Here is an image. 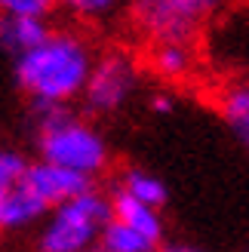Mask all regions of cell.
<instances>
[{"instance_id": "cell-6", "label": "cell", "mask_w": 249, "mask_h": 252, "mask_svg": "<svg viewBox=\"0 0 249 252\" xmlns=\"http://www.w3.org/2000/svg\"><path fill=\"white\" fill-rule=\"evenodd\" d=\"M25 185H28V191L43 203L46 212L53 209V206L68 203V200H74L77 194H83V191H90V188H93L90 179L74 175V172L62 169V166H53V163H43V160H37V163L28 166Z\"/></svg>"}, {"instance_id": "cell-19", "label": "cell", "mask_w": 249, "mask_h": 252, "mask_svg": "<svg viewBox=\"0 0 249 252\" xmlns=\"http://www.w3.org/2000/svg\"><path fill=\"white\" fill-rule=\"evenodd\" d=\"M157 252H203V249L194 246V243H166V246H160Z\"/></svg>"}, {"instance_id": "cell-1", "label": "cell", "mask_w": 249, "mask_h": 252, "mask_svg": "<svg viewBox=\"0 0 249 252\" xmlns=\"http://www.w3.org/2000/svg\"><path fill=\"white\" fill-rule=\"evenodd\" d=\"M93 62V43L83 34L49 31L34 49L12 59V71L31 108H68V102L83 95Z\"/></svg>"}, {"instance_id": "cell-17", "label": "cell", "mask_w": 249, "mask_h": 252, "mask_svg": "<svg viewBox=\"0 0 249 252\" xmlns=\"http://www.w3.org/2000/svg\"><path fill=\"white\" fill-rule=\"evenodd\" d=\"M176 3H179L185 12H188V16H191L197 25H200L203 19H209V16H216V12H221V9L231 3V0H176Z\"/></svg>"}, {"instance_id": "cell-9", "label": "cell", "mask_w": 249, "mask_h": 252, "mask_svg": "<svg viewBox=\"0 0 249 252\" xmlns=\"http://www.w3.org/2000/svg\"><path fill=\"white\" fill-rule=\"evenodd\" d=\"M148 65L160 80H188L194 74L197 56L191 43H154L148 53Z\"/></svg>"}, {"instance_id": "cell-3", "label": "cell", "mask_w": 249, "mask_h": 252, "mask_svg": "<svg viewBox=\"0 0 249 252\" xmlns=\"http://www.w3.org/2000/svg\"><path fill=\"white\" fill-rule=\"evenodd\" d=\"M111 221V197L90 188L62 206H53L37 224L34 252H86Z\"/></svg>"}, {"instance_id": "cell-18", "label": "cell", "mask_w": 249, "mask_h": 252, "mask_svg": "<svg viewBox=\"0 0 249 252\" xmlns=\"http://www.w3.org/2000/svg\"><path fill=\"white\" fill-rule=\"evenodd\" d=\"M151 108L157 111V114H169V111H172V95H166V93L154 95L151 98Z\"/></svg>"}, {"instance_id": "cell-20", "label": "cell", "mask_w": 249, "mask_h": 252, "mask_svg": "<svg viewBox=\"0 0 249 252\" xmlns=\"http://www.w3.org/2000/svg\"><path fill=\"white\" fill-rule=\"evenodd\" d=\"M86 252H102V246H98V243H95V246H93V249H86Z\"/></svg>"}, {"instance_id": "cell-15", "label": "cell", "mask_w": 249, "mask_h": 252, "mask_svg": "<svg viewBox=\"0 0 249 252\" xmlns=\"http://www.w3.org/2000/svg\"><path fill=\"white\" fill-rule=\"evenodd\" d=\"M31 163L25 160V154H19L16 148H0V197L16 191V188L25 182Z\"/></svg>"}, {"instance_id": "cell-11", "label": "cell", "mask_w": 249, "mask_h": 252, "mask_svg": "<svg viewBox=\"0 0 249 252\" xmlns=\"http://www.w3.org/2000/svg\"><path fill=\"white\" fill-rule=\"evenodd\" d=\"M218 114L243 148H249V77L234 80L218 93Z\"/></svg>"}, {"instance_id": "cell-8", "label": "cell", "mask_w": 249, "mask_h": 252, "mask_svg": "<svg viewBox=\"0 0 249 252\" xmlns=\"http://www.w3.org/2000/svg\"><path fill=\"white\" fill-rule=\"evenodd\" d=\"M111 219L126 224L132 231H139V234H145L148 240H154V243L163 240V216H160V209H151V206L139 203V200H129L120 191L111 194Z\"/></svg>"}, {"instance_id": "cell-13", "label": "cell", "mask_w": 249, "mask_h": 252, "mask_svg": "<svg viewBox=\"0 0 249 252\" xmlns=\"http://www.w3.org/2000/svg\"><path fill=\"white\" fill-rule=\"evenodd\" d=\"M98 246H102V252H157L160 249V243L148 240L145 234L132 231V228H126V224L114 221V219L108 221Z\"/></svg>"}, {"instance_id": "cell-2", "label": "cell", "mask_w": 249, "mask_h": 252, "mask_svg": "<svg viewBox=\"0 0 249 252\" xmlns=\"http://www.w3.org/2000/svg\"><path fill=\"white\" fill-rule=\"evenodd\" d=\"M34 129L43 163L62 166L90 182L108 169L111 148L105 132L71 108H34Z\"/></svg>"}, {"instance_id": "cell-10", "label": "cell", "mask_w": 249, "mask_h": 252, "mask_svg": "<svg viewBox=\"0 0 249 252\" xmlns=\"http://www.w3.org/2000/svg\"><path fill=\"white\" fill-rule=\"evenodd\" d=\"M49 34L43 19H22V16H0V49L6 56L19 59Z\"/></svg>"}, {"instance_id": "cell-4", "label": "cell", "mask_w": 249, "mask_h": 252, "mask_svg": "<svg viewBox=\"0 0 249 252\" xmlns=\"http://www.w3.org/2000/svg\"><path fill=\"white\" fill-rule=\"evenodd\" d=\"M142 86V65L126 49H108L95 56L90 80L83 86V108L95 117H111L126 108Z\"/></svg>"}, {"instance_id": "cell-14", "label": "cell", "mask_w": 249, "mask_h": 252, "mask_svg": "<svg viewBox=\"0 0 249 252\" xmlns=\"http://www.w3.org/2000/svg\"><path fill=\"white\" fill-rule=\"evenodd\" d=\"M56 6H65L71 16L83 22H105L117 16L123 6H129V0H56Z\"/></svg>"}, {"instance_id": "cell-5", "label": "cell", "mask_w": 249, "mask_h": 252, "mask_svg": "<svg viewBox=\"0 0 249 252\" xmlns=\"http://www.w3.org/2000/svg\"><path fill=\"white\" fill-rule=\"evenodd\" d=\"M129 19L145 40L154 43H191L197 25L176 0H129Z\"/></svg>"}, {"instance_id": "cell-7", "label": "cell", "mask_w": 249, "mask_h": 252, "mask_svg": "<svg viewBox=\"0 0 249 252\" xmlns=\"http://www.w3.org/2000/svg\"><path fill=\"white\" fill-rule=\"evenodd\" d=\"M46 209L43 203L37 200L28 185H19L16 191H9L0 197V234H22V231H31L43 221Z\"/></svg>"}, {"instance_id": "cell-12", "label": "cell", "mask_w": 249, "mask_h": 252, "mask_svg": "<svg viewBox=\"0 0 249 252\" xmlns=\"http://www.w3.org/2000/svg\"><path fill=\"white\" fill-rule=\"evenodd\" d=\"M117 191L126 194L129 200H139V203L151 206V209H163V203H166V185H163V179L154 175V172H148V169H139V166L123 169Z\"/></svg>"}, {"instance_id": "cell-16", "label": "cell", "mask_w": 249, "mask_h": 252, "mask_svg": "<svg viewBox=\"0 0 249 252\" xmlns=\"http://www.w3.org/2000/svg\"><path fill=\"white\" fill-rule=\"evenodd\" d=\"M56 9V0H0V16H22V19H43Z\"/></svg>"}]
</instances>
